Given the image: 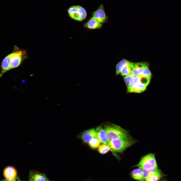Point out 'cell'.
Wrapping results in <instances>:
<instances>
[{
	"label": "cell",
	"mask_w": 181,
	"mask_h": 181,
	"mask_svg": "<svg viewBox=\"0 0 181 181\" xmlns=\"http://www.w3.org/2000/svg\"><path fill=\"white\" fill-rule=\"evenodd\" d=\"M141 75L148 77H151L152 74L149 69V66L145 68L143 72Z\"/></svg>",
	"instance_id": "22"
},
{
	"label": "cell",
	"mask_w": 181,
	"mask_h": 181,
	"mask_svg": "<svg viewBox=\"0 0 181 181\" xmlns=\"http://www.w3.org/2000/svg\"><path fill=\"white\" fill-rule=\"evenodd\" d=\"M95 131L97 136L100 142L103 144L108 145L109 141L107 138L106 132L104 128H103L100 125L97 127Z\"/></svg>",
	"instance_id": "10"
},
{
	"label": "cell",
	"mask_w": 181,
	"mask_h": 181,
	"mask_svg": "<svg viewBox=\"0 0 181 181\" xmlns=\"http://www.w3.org/2000/svg\"><path fill=\"white\" fill-rule=\"evenodd\" d=\"M134 166L141 169L158 168L155 155L149 153L145 155L141 158L138 163Z\"/></svg>",
	"instance_id": "4"
},
{
	"label": "cell",
	"mask_w": 181,
	"mask_h": 181,
	"mask_svg": "<svg viewBox=\"0 0 181 181\" xmlns=\"http://www.w3.org/2000/svg\"><path fill=\"white\" fill-rule=\"evenodd\" d=\"M28 181H50L44 173L30 170L29 174Z\"/></svg>",
	"instance_id": "7"
},
{
	"label": "cell",
	"mask_w": 181,
	"mask_h": 181,
	"mask_svg": "<svg viewBox=\"0 0 181 181\" xmlns=\"http://www.w3.org/2000/svg\"><path fill=\"white\" fill-rule=\"evenodd\" d=\"M102 26V23L92 17L84 24L83 27L90 29H100Z\"/></svg>",
	"instance_id": "13"
},
{
	"label": "cell",
	"mask_w": 181,
	"mask_h": 181,
	"mask_svg": "<svg viewBox=\"0 0 181 181\" xmlns=\"http://www.w3.org/2000/svg\"><path fill=\"white\" fill-rule=\"evenodd\" d=\"M135 76L133 74L131 73L125 76L124 77V81L127 87L130 85L132 80Z\"/></svg>",
	"instance_id": "21"
},
{
	"label": "cell",
	"mask_w": 181,
	"mask_h": 181,
	"mask_svg": "<svg viewBox=\"0 0 181 181\" xmlns=\"http://www.w3.org/2000/svg\"><path fill=\"white\" fill-rule=\"evenodd\" d=\"M129 61L127 60L124 59L120 61L117 64L116 66V75L119 74L123 66Z\"/></svg>",
	"instance_id": "18"
},
{
	"label": "cell",
	"mask_w": 181,
	"mask_h": 181,
	"mask_svg": "<svg viewBox=\"0 0 181 181\" xmlns=\"http://www.w3.org/2000/svg\"><path fill=\"white\" fill-rule=\"evenodd\" d=\"M20 181H22H22H20Z\"/></svg>",
	"instance_id": "26"
},
{
	"label": "cell",
	"mask_w": 181,
	"mask_h": 181,
	"mask_svg": "<svg viewBox=\"0 0 181 181\" xmlns=\"http://www.w3.org/2000/svg\"><path fill=\"white\" fill-rule=\"evenodd\" d=\"M136 141L130 135L109 142L108 146L110 149L116 152H122L128 147L134 144Z\"/></svg>",
	"instance_id": "1"
},
{
	"label": "cell",
	"mask_w": 181,
	"mask_h": 181,
	"mask_svg": "<svg viewBox=\"0 0 181 181\" xmlns=\"http://www.w3.org/2000/svg\"><path fill=\"white\" fill-rule=\"evenodd\" d=\"M92 17L101 23L106 22L108 17L105 12L104 7L102 4L92 14Z\"/></svg>",
	"instance_id": "6"
},
{
	"label": "cell",
	"mask_w": 181,
	"mask_h": 181,
	"mask_svg": "<svg viewBox=\"0 0 181 181\" xmlns=\"http://www.w3.org/2000/svg\"><path fill=\"white\" fill-rule=\"evenodd\" d=\"M104 128L106 131L107 138L109 142L130 135L127 131L115 124H112L106 125Z\"/></svg>",
	"instance_id": "2"
},
{
	"label": "cell",
	"mask_w": 181,
	"mask_h": 181,
	"mask_svg": "<svg viewBox=\"0 0 181 181\" xmlns=\"http://www.w3.org/2000/svg\"></svg>",
	"instance_id": "27"
},
{
	"label": "cell",
	"mask_w": 181,
	"mask_h": 181,
	"mask_svg": "<svg viewBox=\"0 0 181 181\" xmlns=\"http://www.w3.org/2000/svg\"><path fill=\"white\" fill-rule=\"evenodd\" d=\"M147 86L140 83L137 84L130 91V93H140L145 90Z\"/></svg>",
	"instance_id": "17"
},
{
	"label": "cell",
	"mask_w": 181,
	"mask_h": 181,
	"mask_svg": "<svg viewBox=\"0 0 181 181\" xmlns=\"http://www.w3.org/2000/svg\"><path fill=\"white\" fill-rule=\"evenodd\" d=\"M142 169L143 173V179H145L149 177L150 173L148 169Z\"/></svg>",
	"instance_id": "23"
},
{
	"label": "cell",
	"mask_w": 181,
	"mask_h": 181,
	"mask_svg": "<svg viewBox=\"0 0 181 181\" xmlns=\"http://www.w3.org/2000/svg\"><path fill=\"white\" fill-rule=\"evenodd\" d=\"M131 176L133 179L140 180L143 179V173L142 169L139 168L132 170L130 173Z\"/></svg>",
	"instance_id": "14"
},
{
	"label": "cell",
	"mask_w": 181,
	"mask_h": 181,
	"mask_svg": "<svg viewBox=\"0 0 181 181\" xmlns=\"http://www.w3.org/2000/svg\"><path fill=\"white\" fill-rule=\"evenodd\" d=\"M110 149L108 146L103 144L99 146L98 151L101 154H104L107 153Z\"/></svg>",
	"instance_id": "20"
},
{
	"label": "cell",
	"mask_w": 181,
	"mask_h": 181,
	"mask_svg": "<svg viewBox=\"0 0 181 181\" xmlns=\"http://www.w3.org/2000/svg\"><path fill=\"white\" fill-rule=\"evenodd\" d=\"M133 63L129 61L123 66L120 72L121 75L126 76L131 73Z\"/></svg>",
	"instance_id": "15"
},
{
	"label": "cell",
	"mask_w": 181,
	"mask_h": 181,
	"mask_svg": "<svg viewBox=\"0 0 181 181\" xmlns=\"http://www.w3.org/2000/svg\"><path fill=\"white\" fill-rule=\"evenodd\" d=\"M3 174L6 179L12 180L17 177V172L14 167L12 166H8L4 168Z\"/></svg>",
	"instance_id": "9"
},
{
	"label": "cell",
	"mask_w": 181,
	"mask_h": 181,
	"mask_svg": "<svg viewBox=\"0 0 181 181\" xmlns=\"http://www.w3.org/2000/svg\"><path fill=\"white\" fill-rule=\"evenodd\" d=\"M100 142L97 136L94 138L88 143L89 146L93 149H96L100 145Z\"/></svg>",
	"instance_id": "19"
},
{
	"label": "cell",
	"mask_w": 181,
	"mask_h": 181,
	"mask_svg": "<svg viewBox=\"0 0 181 181\" xmlns=\"http://www.w3.org/2000/svg\"><path fill=\"white\" fill-rule=\"evenodd\" d=\"M148 66L149 64L146 62L133 63L131 73L135 76L141 75Z\"/></svg>",
	"instance_id": "8"
},
{
	"label": "cell",
	"mask_w": 181,
	"mask_h": 181,
	"mask_svg": "<svg viewBox=\"0 0 181 181\" xmlns=\"http://www.w3.org/2000/svg\"><path fill=\"white\" fill-rule=\"evenodd\" d=\"M0 181H20L19 177H17L15 179L12 180H9L6 179H4Z\"/></svg>",
	"instance_id": "24"
},
{
	"label": "cell",
	"mask_w": 181,
	"mask_h": 181,
	"mask_svg": "<svg viewBox=\"0 0 181 181\" xmlns=\"http://www.w3.org/2000/svg\"><path fill=\"white\" fill-rule=\"evenodd\" d=\"M97 136L95 130L91 129L83 132L81 135V138L85 142L89 143L94 138Z\"/></svg>",
	"instance_id": "12"
},
{
	"label": "cell",
	"mask_w": 181,
	"mask_h": 181,
	"mask_svg": "<svg viewBox=\"0 0 181 181\" xmlns=\"http://www.w3.org/2000/svg\"><path fill=\"white\" fill-rule=\"evenodd\" d=\"M67 12L71 18L80 22L84 20L87 16V13L85 9L79 5L70 7L67 9Z\"/></svg>",
	"instance_id": "3"
},
{
	"label": "cell",
	"mask_w": 181,
	"mask_h": 181,
	"mask_svg": "<svg viewBox=\"0 0 181 181\" xmlns=\"http://www.w3.org/2000/svg\"><path fill=\"white\" fill-rule=\"evenodd\" d=\"M165 176L161 171L150 174L149 177L145 179L146 181H157L161 178Z\"/></svg>",
	"instance_id": "16"
},
{
	"label": "cell",
	"mask_w": 181,
	"mask_h": 181,
	"mask_svg": "<svg viewBox=\"0 0 181 181\" xmlns=\"http://www.w3.org/2000/svg\"><path fill=\"white\" fill-rule=\"evenodd\" d=\"M24 52L22 50L16 51L10 54L11 70L19 66L24 57Z\"/></svg>",
	"instance_id": "5"
},
{
	"label": "cell",
	"mask_w": 181,
	"mask_h": 181,
	"mask_svg": "<svg viewBox=\"0 0 181 181\" xmlns=\"http://www.w3.org/2000/svg\"><path fill=\"white\" fill-rule=\"evenodd\" d=\"M0 67V78L6 73L11 70L10 54L3 59L1 62Z\"/></svg>",
	"instance_id": "11"
},
{
	"label": "cell",
	"mask_w": 181,
	"mask_h": 181,
	"mask_svg": "<svg viewBox=\"0 0 181 181\" xmlns=\"http://www.w3.org/2000/svg\"><path fill=\"white\" fill-rule=\"evenodd\" d=\"M140 181H145L144 180V179H143L141 180H140ZM145 181H146V180H145Z\"/></svg>",
	"instance_id": "25"
}]
</instances>
